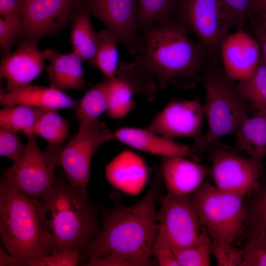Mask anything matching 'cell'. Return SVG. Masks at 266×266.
I'll list each match as a JSON object with an SVG mask.
<instances>
[{
	"label": "cell",
	"instance_id": "38",
	"mask_svg": "<svg viewBox=\"0 0 266 266\" xmlns=\"http://www.w3.org/2000/svg\"><path fill=\"white\" fill-rule=\"evenodd\" d=\"M25 147L17 133L0 128V155L12 161H17Z\"/></svg>",
	"mask_w": 266,
	"mask_h": 266
},
{
	"label": "cell",
	"instance_id": "1",
	"mask_svg": "<svg viewBox=\"0 0 266 266\" xmlns=\"http://www.w3.org/2000/svg\"><path fill=\"white\" fill-rule=\"evenodd\" d=\"M189 32L172 18L142 31L144 49L135 59L158 86L188 89L200 79L209 55Z\"/></svg>",
	"mask_w": 266,
	"mask_h": 266
},
{
	"label": "cell",
	"instance_id": "17",
	"mask_svg": "<svg viewBox=\"0 0 266 266\" xmlns=\"http://www.w3.org/2000/svg\"><path fill=\"white\" fill-rule=\"evenodd\" d=\"M185 156L162 157L160 171L167 194L185 196L194 193L203 183L209 171Z\"/></svg>",
	"mask_w": 266,
	"mask_h": 266
},
{
	"label": "cell",
	"instance_id": "2",
	"mask_svg": "<svg viewBox=\"0 0 266 266\" xmlns=\"http://www.w3.org/2000/svg\"><path fill=\"white\" fill-rule=\"evenodd\" d=\"M157 187L153 186L134 205H115L103 214L100 233L82 251L90 259L107 255L130 261L134 266H151L158 231Z\"/></svg>",
	"mask_w": 266,
	"mask_h": 266
},
{
	"label": "cell",
	"instance_id": "19",
	"mask_svg": "<svg viewBox=\"0 0 266 266\" xmlns=\"http://www.w3.org/2000/svg\"><path fill=\"white\" fill-rule=\"evenodd\" d=\"M113 139L132 148L162 157H194L190 145L179 143L147 127H122L113 133Z\"/></svg>",
	"mask_w": 266,
	"mask_h": 266
},
{
	"label": "cell",
	"instance_id": "21",
	"mask_svg": "<svg viewBox=\"0 0 266 266\" xmlns=\"http://www.w3.org/2000/svg\"><path fill=\"white\" fill-rule=\"evenodd\" d=\"M47 60L50 63L46 69L51 86L62 91L86 87L83 61L73 52L63 54L49 49Z\"/></svg>",
	"mask_w": 266,
	"mask_h": 266
},
{
	"label": "cell",
	"instance_id": "9",
	"mask_svg": "<svg viewBox=\"0 0 266 266\" xmlns=\"http://www.w3.org/2000/svg\"><path fill=\"white\" fill-rule=\"evenodd\" d=\"M112 139L113 133L99 119L70 138L62 148L59 166L71 185L87 194L93 156L102 144Z\"/></svg>",
	"mask_w": 266,
	"mask_h": 266
},
{
	"label": "cell",
	"instance_id": "45",
	"mask_svg": "<svg viewBox=\"0 0 266 266\" xmlns=\"http://www.w3.org/2000/svg\"><path fill=\"white\" fill-rule=\"evenodd\" d=\"M261 14L260 15L266 19V0H260Z\"/></svg>",
	"mask_w": 266,
	"mask_h": 266
},
{
	"label": "cell",
	"instance_id": "30",
	"mask_svg": "<svg viewBox=\"0 0 266 266\" xmlns=\"http://www.w3.org/2000/svg\"><path fill=\"white\" fill-rule=\"evenodd\" d=\"M179 0H137L141 31L172 18Z\"/></svg>",
	"mask_w": 266,
	"mask_h": 266
},
{
	"label": "cell",
	"instance_id": "23",
	"mask_svg": "<svg viewBox=\"0 0 266 266\" xmlns=\"http://www.w3.org/2000/svg\"><path fill=\"white\" fill-rule=\"evenodd\" d=\"M90 13L83 3L73 16L70 30L72 52L95 67L97 33L92 24Z\"/></svg>",
	"mask_w": 266,
	"mask_h": 266
},
{
	"label": "cell",
	"instance_id": "5",
	"mask_svg": "<svg viewBox=\"0 0 266 266\" xmlns=\"http://www.w3.org/2000/svg\"><path fill=\"white\" fill-rule=\"evenodd\" d=\"M202 77L205 91L203 108L207 129L201 138L194 142L191 148L193 155L202 153L221 138L235 135L249 116L248 105L224 70L212 66Z\"/></svg>",
	"mask_w": 266,
	"mask_h": 266
},
{
	"label": "cell",
	"instance_id": "34",
	"mask_svg": "<svg viewBox=\"0 0 266 266\" xmlns=\"http://www.w3.org/2000/svg\"><path fill=\"white\" fill-rule=\"evenodd\" d=\"M23 29L22 16L13 15L0 18V47L2 55L11 52L13 44L20 39Z\"/></svg>",
	"mask_w": 266,
	"mask_h": 266
},
{
	"label": "cell",
	"instance_id": "16",
	"mask_svg": "<svg viewBox=\"0 0 266 266\" xmlns=\"http://www.w3.org/2000/svg\"><path fill=\"white\" fill-rule=\"evenodd\" d=\"M219 51L224 72L230 79L237 82L252 75L261 58L258 41L242 29L229 33L222 41Z\"/></svg>",
	"mask_w": 266,
	"mask_h": 266
},
{
	"label": "cell",
	"instance_id": "20",
	"mask_svg": "<svg viewBox=\"0 0 266 266\" xmlns=\"http://www.w3.org/2000/svg\"><path fill=\"white\" fill-rule=\"evenodd\" d=\"M0 103L4 106L23 104L44 110H56L75 107L70 96L52 86L29 85L9 93L0 92Z\"/></svg>",
	"mask_w": 266,
	"mask_h": 266
},
{
	"label": "cell",
	"instance_id": "41",
	"mask_svg": "<svg viewBox=\"0 0 266 266\" xmlns=\"http://www.w3.org/2000/svg\"><path fill=\"white\" fill-rule=\"evenodd\" d=\"M86 266H134L129 260L111 255L92 257Z\"/></svg>",
	"mask_w": 266,
	"mask_h": 266
},
{
	"label": "cell",
	"instance_id": "43",
	"mask_svg": "<svg viewBox=\"0 0 266 266\" xmlns=\"http://www.w3.org/2000/svg\"><path fill=\"white\" fill-rule=\"evenodd\" d=\"M22 16V0H0V18Z\"/></svg>",
	"mask_w": 266,
	"mask_h": 266
},
{
	"label": "cell",
	"instance_id": "35",
	"mask_svg": "<svg viewBox=\"0 0 266 266\" xmlns=\"http://www.w3.org/2000/svg\"><path fill=\"white\" fill-rule=\"evenodd\" d=\"M241 266H266V236H248Z\"/></svg>",
	"mask_w": 266,
	"mask_h": 266
},
{
	"label": "cell",
	"instance_id": "25",
	"mask_svg": "<svg viewBox=\"0 0 266 266\" xmlns=\"http://www.w3.org/2000/svg\"><path fill=\"white\" fill-rule=\"evenodd\" d=\"M106 79L90 88L76 103L75 115L79 130L87 127L107 108Z\"/></svg>",
	"mask_w": 266,
	"mask_h": 266
},
{
	"label": "cell",
	"instance_id": "13",
	"mask_svg": "<svg viewBox=\"0 0 266 266\" xmlns=\"http://www.w3.org/2000/svg\"><path fill=\"white\" fill-rule=\"evenodd\" d=\"M83 0H22L24 29L21 40L59 33L72 19Z\"/></svg>",
	"mask_w": 266,
	"mask_h": 266
},
{
	"label": "cell",
	"instance_id": "6",
	"mask_svg": "<svg viewBox=\"0 0 266 266\" xmlns=\"http://www.w3.org/2000/svg\"><path fill=\"white\" fill-rule=\"evenodd\" d=\"M192 198L195 209L212 240L233 244L245 230L244 197L203 183Z\"/></svg>",
	"mask_w": 266,
	"mask_h": 266
},
{
	"label": "cell",
	"instance_id": "40",
	"mask_svg": "<svg viewBox=\"0 0 266 266\" xmlns=\"http://www.w3.org/2000/svg\"><path fill=\"white\" fill-rule=\"evenodd\" d=\"M153 255L161 266H178L172 247L158 233L153 247Z\"/></svg>",
	"mask_w": 266,
	"mask_h": 266
},
{
	"label": "cell",
	"instance_id": "12",
	"mask_svg": "<svg viewBox=\"0 0 266 266\" xmlns=\"http://www.w3.org/2000/svg\"><path fill=\"white\" fill-rule=\"evenodd\" d=\"M90 14L99 19L132 55L144 49L138 22L137 0H83Z\"/></svg>",
	"mask_w": 266,
	"mask_h": 266
},
{
	"label": "cell",
	"instance_id": "24",
	"mask_svg": "<svg viewBox=\"0 0 266 266\" xmlns=\"http://www.w3.org/2000/svg\"><path fill=\"white\" fill-rule=\"evenodd\" d=\"M115 77L126 85L134 95H142L148 101L156 97L158 85L135 58L131 62H119Z\"/></svg>",
	"mask_w": 266,
	"mask_h": 266
},
{
	"label": "cell",
	"instance_id": "27",
	"mask_svg": "<svg viewBox=\"0 0 266 266\" xmlns=\"http://www.w3.org/2000/svg\"><path fill=\"white\" fill-rule=\"evenodd\" d=\"M45 110L23 104L5 106L0 111V128L25 133L35 125Z\"/></svg>",
	"mask_w": 266,
	"mask_h": 266
},
{
	"label": "cell",
	"instance_id": "10",
	"mask_svg": "<svg viewBox=\"0 0 266 266\" xmlns=\"http://www.w3.org/2000/svg\"><path fill=\"white\" fill-rule=\"evenodd\" d=\"M157 233L173 250L194 244L208 233L195 209L192 194H167L157 213Z\"/></svg>",
	"mask_w": 266,
	"mask_h": 266
},
{
	"label": "cell",
	"instance_id": "15",
	"mask_svg": "<svg viewBox=\"0 0 266 266\" xmlns=\"http://www.w3.org/2000/svg\"><path fill=\"white\" fill-rule=\"evenodd\" d=\"M37 42L22 40L14 52L2 55L0 76L6 80V86L1 92L9 93L30 85L45 69L49 49L40 51Z\"/></svg>",
	"mask_w": 266,
	"mask_h": 266
},
{
	"label": "cell",
	"instance_id": "4",
	"mask_svg": "<svg viewBox=\"0 0 266 266\" xmlns=\"http://www.w3.org/2000/svg\"><path fill=\"white\" fill-rule=\"evenodd\" d=\"M44 207L42 201L0 181V239L21 266H33L49 254Z\"/></svg>",
	"mask_w": 266,
	"mask_h": 266
},
{
	"label": "cell",
	"instance_id": "3",
	"mask_svg": "<svg viewBox=\"0 0 266 266\" xmlns=\"http://www.w3.org/2000/svg\"><path fill=\"white\" fill-rule=\"evenodd\" d=\"M49 254L66 250L81 252L98 235L93 206L77 188L56 178L52 188L41 196Z\"/></svg>",
	"mask_w": 266,
	"mask_h": 266
},
{
	"label": "cell",
	"instance_id": "39",
	"mask_svg": "<svg viewBox=\"0 0 266 266\" xmlns=\"http://www.w3.org/2000/svg\"><path fill=\"white\" fill-rule=\"evenodd\" d=\"M80 255L77 250L56 251L40 258L33 266H75L78 264Z\"/></svg>",
	"mask_w": 266,
	"mask_h": 266
},
{
	"label": "cell",
	"instance_id": "44",
	"mask_svg": "<svg viewBox=\"0 0 266 266\" xmlns=\"http://www.w3.org/2000/svg\"><path fill=\"white\" fill-rule=\"evenodd\" d=\"M0 266H19L20 263L15 258L11 256L0 247Z\"/></svg>",
	"mask_w": 266,
	"mask_h": 266
},
{
	"label": "cell",
	"instance_id": "14",
	"mask_svg": "<svg viewBox=\"0 0 266 266\" xmlns=\"http://www.w3.org/2000/svg\"><path fill=\"white\" fill-rule=\"evenodd\" d=\"M204 116L203 104L199 98L176 99L168 102L147 128L170 138H191L195 142L203 134Z\"/></svg>",
	"mask_w": 266,
	"mask_h": 266
},
{
	"label": "cell",
	"instance_id": "18",
	"mask_svg": "<svg viewBox=\"0 0 266 266\" xmlns=\"http://www.w3.org/2000/svg\"><path fill=\"white\" fill-rule=\"evenodd\" d=\"M149 173V168L143 159L130 150L120 152L105 168L108 181L116 189L131 195L142 191Z\"/></svg>",
	"mask_w": 266,
	"mask_h": 266
},
{
	"label": "cell",
	"instance_id": "7",
	"mask_svg": "<svg viewBox=\"0 0 266 266\" xmlns=\"http://www.w3.org/2000/svg\"><path fill=\"white\" fill-rule=\"evenodd\" d=\"M23 153L2 174L1 181L26 195L39 199L53 187L56 177L55 168L59 166L61 145H51L42 151L37 143V136L28 135Z\"/></svg>",
	"mask_w": 266,
	"mask_h": 266
},
{
	"label": "cell",
	"instance_id": "37",
	"mask_svg": "<svg viewBox=\"0 0 266 266\" xmlns=\"http://www.w3.org/2000/svg\"><path fill=\"white\" fill-rule=\"evenodd\" d=\"M226 9L233 15L241 25L255 14H261L260 0H220Z\"/></svg>",
	"mask_w": 266,
	"mask_h": 266
},
{
	"label": "cell",
	"instance_id": "28",
	"mask_svg": "<svg viewBox=\"0 0 266 266\" xmlns=\"http://www.w3.org/2000/svg\"><path fill=\"white\" fill-rule=\"evenodd\" d=\"M97 40L95 67L100 70L106 79H113L119 63L117 48L119 43L108 28L97 33Z\"/></svg>",
	"mask_w": 266,
	"mask_h": 266
},
{
	"label": "cell",
	"instance_id": "22",
	"mask_svg": "<svg viewBox=\"0 0 266 266\" xmlns=\"http://www.w3.org/2000/svg\"><path fill=\"white\" fill-rule=\"evenodd\" d=\"M234 135L237 147L261 163L266 155V110L256 111L248 116Z\"/></svg>",
	"mask_w": 266,
	"mask_h": 266
},
{
	"label": "cell",
	"instance_id": "29",
	"mask_svg": "<svg viewBox=\"0 0 266 266\" xmlns=\"http://www.w3.org/2000/svg\"><path fill=\"white\" fill-rule=\"evenodd\" d=\"M69 121L63 119L56 110H46L35 125L24 134L40 136L49 144L62 145L69 135Z\"/></svg>",
	"mask_w": 266,
	"mask_h": 266
},
{
	"label": "cell",
	"instance_id": "42",
	"mask_svg": "<svg viewBox=\"0 0 266 266\" xmlns=\"http://www.w3.org/2000/svg\"><path fill=\"white\" fill-rule=\"evenodd\" d=\"M251 31V34L260 46L262 58L266 63V19L260 16L259 19L254 21Z\"/></svg>",
	"mask_w": 266,
	"mask_h": 266
},
{
	"label": "cell",
	"instance_id": "31",
	"mask_svg": "<svg viewBox=\"0 0 266 266\" xmlns=\"http://www.w3.org/2000/svg\"><path fill=\"white\" fill-rule=\"evenodd\" d=\"M107 108L106 113L112 118L121 119L135 106L134 95L130 89L115 77L106 79Z\"/></svg>",
	"mask_w": 266,
	"mask_h": 266
},
{
	"label": "cell",
	"instance_id": "11",
	"mask_svg": "<svg viewBox=\"0 0 266 266\" xmlns=\"http://www.w3.org/2000/svg\"><path fill=\"white\" fill-rule=\"evenodd\" d=\"M209 173L218 189L245 197L260 186L261 165L223 146L211 151Z\"/></svg>",
	"mask_w": 266,
	"mask_h": 266
},
{
	"label": "cell",
	"instance_id": "8",
	"mask_svg": "<svg viewBox=\"0 0 266 266\" xmlns=\"http://www.w3.org/2000/svg\"><path fill=\"white\" fill-rule=\"evenodd\" d=\"M176 18L209 55L219 51L224 38L235 26H241L220 0H179Z\"/></svg>",
	"mask_w": 266,
	"mask_h": 266
},
{
	"label": "cell",
	"instance_id": "32",
	"mask_svg": "<svg viewBox=\"0 0 266 266\" xmlns=\"http://www.w3.org/2000/svg\"><path fill=\"white\" fill-rule=\"evenodd\" d=\"M246 210L245 230L248 236H266V185L261 186L251 195Z\"/></svg>",
	"mask_w": 266,
	"mask_h": 266
},
{
	"label": "cell",
	"instance_id": "33",
	"mask_svg": "<svg viewBox=\"0 0 266 266\" xmlns=\"http://www.w3.org/2000/svg\"><path fill=\"white\" fill-rule=\"evenodd\" d=\"M178 266H208L212 252V239L207 233L188 247L173 250Z\"/></svg>",
	"mask_w": 266,
	"mask_h": 266
},
{
	"label": "cell",
	"instance_id": "36",
	"mask_svg": "<svg viewBox=\"0 0 266 266\" xmlns=\"http://www.w3.org/2000/svg\"><path fill=\"white\" fill-rule=\"evenodd\" d=\"M212 252L218 266H241L243 260V249L233 244L212 240Z\"/></svg>",
	"mask_w": 266,
	"mask_h": 266
},
{
	"label": "cell",
	"instance_id": "26",
	"mask_svg": "<svg viewBox=\"0 0 266 266\" xmlns=\"http://www.w3.org/2000/svg\"><path fill=\"white\" fill-rule=\"evenodd\" d=\"M248 105L256 111L266 110V63L261 58L258 66L248 78L235 84Z\"/></svg>",
	"mask_w": 266,
	"mask_h": 266
}]
</instances>
